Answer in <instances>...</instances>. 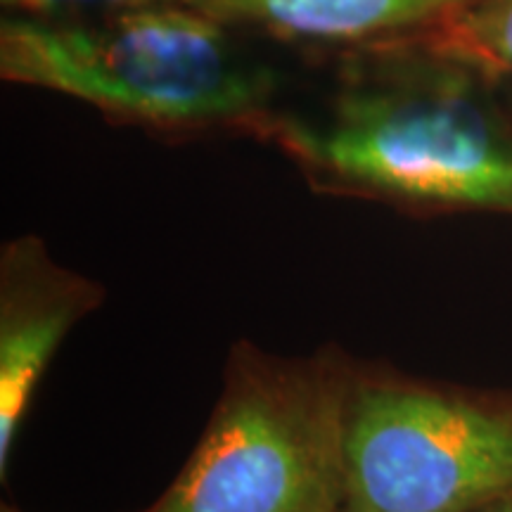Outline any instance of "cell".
Wrapping results in <instances>:
<instances>
[{
	"label": "cell",
	"instance_id": "obj_5",
	"mask_svg": "<svg viewBox=\"0 0 512 512\" xmlns=\"http://www.w3.org/2000/svg\"><path fill=\"white\" fill-rule=\"evenodd\" d=\"M105 287L57 264L36 235L0 254V477L8 479L17 432L38 382L69 330L98 309Z\"/></svg>",
	"mask_w": 512,
	"mask_h": 512
},
{
	"label": "cell",
	"instance_id": "obj_1",
	"mask_svg": "<svg viewBox=\"0 0 512 512\" xmlns=\"http://www.w3.org/2000/svg\"><path fill=\"white\" fill-rule=\"evenodd\" d=\"M316 114L278 112L268 138L313 188L425 211L512 214V131L470 69L420 43L351 53Z\"/></svg>",
	"mask_w": 512,
	"mask_h": 512
},
{
	"label": "cell",
	"instance_id": "obj_2",
	"mask_svg": "<svg viewBox=\"0 0 512 512\" xmlns=\"http://www.w3.org/2000/svg\"><path fill=\"white\" fill-rule=\"evenodd\" d=\"M0 76L159 136L266 140L280 112L271 69L242 53L230 27L181 0L72 19H3Z\"/></svg>",
	"mask_w": 512,
	"mask_h": 512
},
{
	"label": "cell",
	"instance_id": "obj_3",
	"mask_svg": "<svg viewBox=\"0 0 512 512\" xmlns=\"http://www.w3.org/2000/svg\"><path fill=\"white\" fill-rule=\"evenodd\" d=\"M349 363L235 344L200 444L145 512H342Z\"/></svg>",
	"mask_w": 512,
	"mask_h": 512
},
{
	"label": "cell",
	"instance_id": "obj_4",
	"mask_svg": "<svg viewBox=\"0 0 512 512\" xmlns=\"http://www.w3.org/2000/svg\"><path fill=\"white\" fill-rule=\"evenodd\" d=\"M342 512H477L512 496V399L351 366Z\"/></svg>",
	"mask_w": 512,
	"mask_h": 512
},
{
	"label": "cell",
	"instance_id": "obj_6",
	"mask_svg": "<svg viewBox=\"0 0 512 512\" xmlns=\"http://www.w3.org/2000/svg\"><path fill=\"white\" fill-rule=\"evenodd\" d=\"M230 29L347 53L401 46L427 36L467 0H181Z\"/></svg>",
	"mask_w": 512,
	"mask_h": 512
},
{
	"label": "cell",
	"instance_id": "obj_9",
	"mask_svg": "<svg viewBox=\"0 0 512 512\" xmlns=\"http://www.w3.org/2000/svg\"><path fill=\"white\" fill-rule=\"evenodd\" d=\"M477 512H512V496L501 498V501H496V503L484 505V508H479Z\"/></svg>",
	"mask_w": 512,
	"mask_h": 512
},
{
	"label": "cell",
	"instance_id": "obj_8",
	"mask_svg": "<svg viewBox=\"0 0 512 512\" xmlns=\"http://www.w3.org/2000/svg\"><path fill=\"white\" fill-rule=\"evenodd\" d=\"M0 3L12 12V17L72 19L150 3H169V0H0Z\"/></svg>",
	"mask_w": 512,
	"mask_h": 512
},
{
	"label": "cell",
	"instance_id": "obj_7",
	"mask_svg": "<svg viewBox=\"0 0 512 512\" xmlns=\"http://www.w3.org/2000/svg\"><path fill=\"white\" fill-rule=\"evenodd\" d=\"M415 43L477 76L512 74V0H467Z\"/></svg>",
	"mask_w": 512,
	"mask_h": 512
},
{
	"label": "cell",
	"instance_id": "obj_10",
	"mask_svg": "<svg viewBox=\"0 0 512 512\" xmlns=\"http://www.w3.org/2000/svg\"><path fill=\"white\" fill-rule=\"evenodd\" d=\"M0 512H19L17 508H10V505H3V510H0Z\"/></svg>",
	"mask_w": 512,
	"mask_h": 512
}]
</instances>
